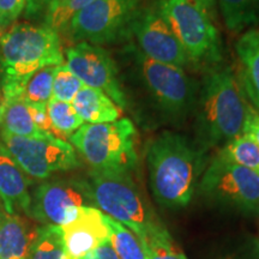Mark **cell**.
I'll return each mask as SVG.
<instances>
[{
    "label": "cell",
    "instance_id": "4fadbf2b",
    "mask_svg": "<svg viewBox=\"0 0 259 259\" xmlns=\"http://www.w3.org/2000/svg\"><path fill=\"white\" fill-rule=\"evenodd\" d=\"M65 54V65L84 85L101 90L121 109L127 107V99L119 80L118 67L105 48L88 42H78L67 48Z\"/></svg>",
    "mask_w": 259,
    "mask_h": 259
},
{
    "label": "cell",
    "instance_id": "ba28073f",
    "mask_svg": "<svg viewBox=\"0 0 259 259\" xmlns=\"http://www.w3.org/2000/svg\"><path fill=\"white\" fill-rule=\"evenodd\" d=\"M2 143L28 177L45 180L60 171L80 166L76 150L70 143L53 135L21 137L0 130Z\"/></svg>",
    "mask_w": 259,
    "mask_h": 259
},
{
    "label": "cell",
    "instance_id": "f546056e",
    "mask_svg": "<svg viewBox=\"0 0 259 259\" xmlns=\"http://www.w3.org/2000/svg\"><path fill=\"white\" fill-rule=\"evenodd\" d=\"M28 106L32 121L36 125V127L40 131L45 132V134L53 135V130H52V124L47 112V105H44V103H28Z\"/></svg>",
    "mask_w": 259,
    "mask_h": 259
},
{
    "label": "cell",
    "instance_id": "7c38bea8",
    "mask_svg": "<svg viewBox=\"0 0 259 259\" xmlns=\"http://www.w3.org/2000/svg\"><path fill=\"white\" fill-rule=\"evenodd\" d=\"M128 35L135 37L139 53L149 59L180 69L190 64L185 51L162 16L157 0L138 9L130 24Z\"/></svg>",
    "mask_w": 259,
    "mask_h": 259
},
{
    "label": "cell",
    "instance_id": "5b68a950",
    "mask_svg": "<svg viewBox=\"0 0 259 259\" xmlns=\"http://www.w3.org/2000/svg\"><path fill=\"white\" fill-rule=\"evenodd\" d=\"M134 122L120 118L103 124H84L69 138L92 170L130 171L137 164Z\"/></svg>",
    "mask_w": 259,
    "mask_h": 259
},
{
    "label": "cell",
    "instance_id": "8992f818",
    "mask_svg": "<svg viewBox=\"0 0 259 259\" xmlns=\"http://www.w3.org/2000/svg\"><path fill=\"white\" fill-rule=\"evenodd\" d=\"M190 64L215 65L222 60L221 38L213 21L194 0H157Z\"/></svg>",
    "mask_w": 259,
    "mask_h": 259
},
{
    "label": "cell",
    "instance_id": "e575fe53",
    "mask_svg": "<svg viewBox=\"0 0 259 259\" xmlns=\"http://www.w3.org/2000/svg\"><path fill=\"white\" fill-rule=\"evenodd\" d=\"M253 6L255 11V17H257V21L259 23V0H253Z\"/></svg>",
    "mask_w": 259,
    "mask_h": 259
},
{
    "label": "cell",
    "instance_id": "7a4b0ae2",
    "mask_svg": "<svg viewBox=\"0 0 259 259\" xmlns=\"http://www.w3.org/2000/svg\"><path fill=\"white\" fill-rule=\"evenodd\" d=\"M204 151L184 135L164 131L147 150L149 184L163 208H184L192 199L203 169Z\"/></svg>",
    "mask_w": 259,
    "mask_h": 259
},
{
    "label": "cell",
    "instance_id": "2e32d148",
    "mask_svg": "<svg viewBox=\"0 0 259 259\" xmlns=\"http://www.w3.org/2000/svg\"><path fill=\"white\" fill-rule=\"evenodd\" d=\"M37 227L0 205V259H28Z\"/></svg>",
    "mask_w": 259,
    "mask_h": 259
},
{
    "label": "cell",
    "instance_id": "9a60e30c",
    "mask_svg": "<svg viewBox=\"0 0 259 259\" xmlns=\"http://www.w3.org/2000/svg\"><path fill=\"white\" fill-rule=\"evenodd\" d=\"M0 200L5 211L29 218L31 196L28 176L0 142Z\"/></svg>",
    "mask_w": 259,
    "mask_h": 259
},
{
    "label": "cell",
    "instance_id": "603a6c76",
    "mask_svg": "<svg viewBox=\"0 0 259 259\" xmlns=\"http://www.w3.org/2000/svg\"><path fill=\"white\" fill-rule=\"evenodd\" d=\"M219 155L227 161L259 174V147L247 135L242 134L223 145Z\"/></svg>",
    "mask_w": 259,
    "mask_h": 259
},
{
    "label": "cell",
    "instance_id": "cb8c5ba5",
    "mask_svg": "<svg viewBox=\"0 0 259 259\" xmlns=\"http://www.w3.org/2000/svg\"><path fill=\"white\" fill-rule=\"evenodd\" d=\"M107 221L111 227L109 242L114 248L115 253L120 259H147L137 236L121 223L107 216Z\"/></svg>",
    "mask_w": 259,
    "mask_h": 259
},
{
    "label": "cell",
    "instance_id": "8d00e7d4",
    "mask_svg": "<svg viewBox=\"0 0 259 259\" xmlns=\"http://www.w3.org/2000/svg\"><path fill=\"white\" fill-rule=\"evenodd\" d=\"M2 31H3V28H2V22H0V34H2Z\"/></svg>",
    "mask_w": 259,
    "mask_h": 259
},
{
    "label": "cell",
    "instance_id": "277c9868",
    "mask_svg": "<svg viewBox=\"0 0 259 259\" xmlns=\"http://www.w3.org/2000/svg\"><path fill=\"white\" fill-rule=\"evenodd\" d=\"M89 186L94 206L130 229L139 242L167 232L130 171L92 170Z\"/></svg>",
    "mask_w": 259,
    "mask_h": 259
},
{
    "label": "cell",
    "instance_id": "ffe728a7",
    "mask_svg": "<svg viewBox=\"0 0 259 259\" xmlns=\"http://www.w3.org/2000/svg\"><path fill=\"white\" fill-rule=\"evenodd\" d=\"M28 259H64V239L59 226L37 227Z\"/></svg>",
    "mask_w": 259,
    "mask_h": 259
},
{
    "label": "cell",
    "instance_id": "5bb4252c",
    "mask_svg": "<svg viewBox=\"0 0 259 259\" xmlns=\"http://www.w3.org/2000/svg\"><path fill=\"white\" fill-rule=\"evenodd\" d=\"M60 228L64 239V259H83L111 239L107 215L93 205L82 206L78 216Z\"/></svg>",
    "mask_w": 259,
    "mask_h": 259
},
{
    "label": "cell",
    "instance_id": "d6a6232c",
    "mask_svg": "<svg viewBox=\"0 0 259 259\" xmlns=\"http://www.w3.org/2000/svg\"><path fill=\"white\" fill-rule=\"evenodd\" d=\"M83 259H120L118 257V254L115 253L114 248L111 245V242L107 241L105 244L100 245L99 247H96L95 250L90 252L83 257Z\"/></svg>",
    "mask_w": 259,
    "mask_h": 259
},
{
    "label": "cell",
    "instance_id": "1f68e13d",
    "mask_svg": "<svg viewBox=\"0 0 259 259\" xmlns=\"http://www.w3.org/2000/svg\"><path fill=\"white\" fill-rule=\"evenodd\" d=\"M242 134L251 137L259 147V112L251 105L248 107L247 116H246V121L244 125V132Z\"/></svg>",
    "mask_w": 259,
    "mask_h": 259
},
{
    "label": "cell",
    "instance_id": "3957f363",
    "mask_svg": "<svg viewBox=\"0 0 259 259\" xmlns=\"http://www.w3.org/2000/svg\"><path fill=\"white\" fill-rule=\"evenodd\" d=\"M65 64L59 32L47 25L14 24L0 37L2 92L23 93L32 73Z\"/></svg>",
    "mask_w": 259,
    "mask_h": 259
},
{
    "label": "cell",
    "instance_id": "ac0fdd59",
    "mask_svg": "<svg viewBox=\"0 0 259 259\" xmlns=\"http://www.w3.org/2000/svg\"><path fill=\"white\" fill-rule=\"evenodd\" d=\"M72 103L74 111L85 124H103L120 119L122 109L101 90L84 85Z\"/></svg>",
    "mask_w": 259,
    "mask_h": 259
},
{
    "label": "cell",
    "instance_id": "484cf974",
    "mask_svg": "<svg viewBox=\"0 0 259 259\" xmlns=\"http://www.w3.org/2000/svg\"><path fill=\"white\" fill-rule=\"evenodd\" d=\"M93 2L94 0H57L45 17V25L59 32L67 27L74 16Z\"/></svg>",
    "mask_w": 259,
    "mask_h": 259
},
{
    "label": "cell",
    "instance_id": "836d02e7",
    "mask_svg": "<svg viewBox=\"0 0 259 259\" xmlns=\"http://www.w3.org/2000/svg\"><path fill=\"white\" fill-rule=\"evenodd\" d=\"M194 2L210 16V18L212 21H215L216 15H218V4H216V0H194Z\"/></svg>",
    "mask_w": 259,
    "mask_h": 259
},
{
    "label": "cell",
    "instance_id": "6da1fadb",
    "mask_svg": "<svg viewBox=\"0 0 259 259\" xmlns=\"http://www.w3.org/2000/svg\"><path fill=\"white\" fill-rule=\"evenodd\" d=\"M194 105L196 144L200 150L225 145L244 132L250 103L229 66L210 65Z\"/></svg>",
    "mask_w": 259,
    "mask_h": 259
},
{
    "label": "cell",
    "instance_id": "4316f807",
    "mask_svg": "<svg viewBox=\"0 0 259 259\" xmlns=\"http://www.w3.org/2000/svg\"><path fill=\"white\" fill-rule=\"evenodd\" d=\"M83 87L84 84L82 80L77 76H74L66 65L63 64L60 66H57L53 79L52 99L71 103Z\"/></svg>",
    "mask_w": 259,
    "mask_h": 259
},
{
    "label": "cell",
    "instance_id": "d590c367",
    "mask_svg": "<svg viewBox=\"0 0 259 259\" xmlns=\"http://www.w3.org/2000/svg\"><path fill=\"white\" fill-rule=\"evenodd\" d=\"M2 106H3V92H2V78H0V122H2Z\"/></svg>",
    "mask_w": 259,
    "mask_h": 259
},
{
    "label": "cell",
    "instance_id": "9c48e42d",
    "mask_svg": "<svg viewBox=\"0 0 259 259\" xmlns=\"http://www.w3.org/2000/svg\"><path fill=\"white\" fill-rule=\"evenodd\" d=\"M143 4L144 0H94L67 24L71 37L97 46L121 40Z\"/></svg>",
    "mask_w": 259,
    "mask_h": 259
},
{
    "label": "cell",
    "instance_id": "4dcf8cb0",
    "mask_svg": "<svg viewBox=\"0 0 259 259\" xmlns=\"http://www.w3.org/2000/svg\"><path fill=\"white\" fill-rule=\"evenodd\" d=\"M57 0H25L24 15L27 18H38L41 16L46 17L52 5Z\"/></svg>",
    "mask_w": 259,
    "mask_h": 259
},
{
    "label": "cell",
    "instance_id": "83f0119b",
    "mask_svg": "<svg viewBox=\"0 0 259 259\" xmlns=\"http://www.w3.org/2000/svg\"><path fill=\"white\" fill-rule=\"evenodd\" d=\"M141 245L147 259H187L174 244L168 231L145 242H141Z\"/></svg>",
    "mask_w": 259,
    "mask_h": 259
},
{
    "label": "cell",
    "instance_id": "d6986e66",
    "mask_svg": "<svg viewBox=\"0 0 259 259\" xmlns=\"http://www.w3.org/2000/svg\"><path fill=\"white\" fill-rule=\"evenodd\" d=\"M0 130L21 137H45L48 134L40 131L32 121L28 102L22 94H3Z\"/></svg>",
    "mask_w": 259,
    "mask_h": 259
},
{
    "label": "cell",
    "instance_id": "8fae6325",
    "mask_svg": "<svg viewBox=\"0 0 259 259\" xmlns=\"http://www.w3.org/2000/svg\"><path fill=\"white\" fill-rule=\"evenodd\" d=\"M93 205L89 181L56 179L42 183L31 196L29 218L41 225L65 226L78 216L82 206Z\"/></svg>",
    "mask_w": 259,
    "mask_h": 259
},
{
    "label": "cell",
    "instance_id": "7402d4cb",
    "mask_svg": "<svg viewBox=\"0 0 259 259\" xmlns=\"http://www.w3.org/2000/svg\"><path fill=\"white\" fill-rule=\"evenodd\" d=\"M47 112L53 135L64 141L70 138L80 126L84 125L82 119L74 111L72 103L51 99L47 103Z\"/></svg>",
    "mask_w": 259,
    "mask_h": 259
},
{
    "label": "cell",
    "instance_id": "30bf717a",
    "mask_svg": "<svg viewBox=\"0 0 259 259\" xmlns=\"http://www.w3.org/2000/svg\"><path fill=\"white\" fill-rule=\"evenodd\" d=\"M199 192L206 199L245 212L259 211V174L218 155L204 171Z\"/></svg>",
    "mask_w": 259,
    "mask_h": 259
},
{
    "label": "cell",
    "instance_id": "e0dca14e",
    "mask_svg": "<svg viewBox=\"0 0 259 259\" xmlns=\"http://www.w3.org/2000/svg\"><path fill=\"white\" fill-rule=\"evenodd\" d=\"M240 66V84L246 99L259 112V29L246 30L235 44Z\"/></svg>",
    "mask_w": 259,
    "mask_h": 259
},
{
    "label": "cell",
    "instance_id": "44dd1931",
    "mask_svg": "<svg viewBox=\"0 0 259 259\" xmlns=\"http://www.w3.org/2000/svg\"><path fill=\"white\" fill-rule=\"evenodd\" d=\"M225 21L226 28L231 32H241L251 25L258 24L253 0H216Z\"/></svg>",
    "mask_w": 259,
    "mask_h": 259
},
{
    "label": "cell",
    "instance_id": "f1b7e54d",
    "mask_svg": "<svg viewBox=\"0 0 259 259\" xmlns=\"http://www.w3.org/2000/svg\"><path fill=\"white\" fill-rule=\"evenodd\" d=\"M25 0H0V22L4 30L24 11Z\"/></svg>",
    "mask_w": 259,
    "mask_h": 259
},
{
    "label": "cell",
    "instance_id": "52a82bcc",
    "mask_svg": "<svg viewBox=\"0 0 259 259\" xmlns=\"http://www.w3.org/2000/svg\"><path fill=\"white\" fill-rule=\"evenodd\" d=\"M139 76L157 109L174 124L183 122L196 102L197 87L184 69L136 53Z\"/></svg>",
    "mask_w": 259,
    "mask_h": 259
},
{
    "label": "cell",
    "instance_id": "d4e9b609",
    "mask_svg": "<svg viewBox=\"0 0 259 259\" xmlns=\"http://www.w3.org/2000/svg\"><path fill=\"white\" fill-rule=\"evenodd\" d=\"M57 66H48L36 71L27 79L23 87V99L28 103L47 105L53 93V79Z\"/></svg>",
    "mask_w": 259,
    "mask_h": 259
}]
</instances>
